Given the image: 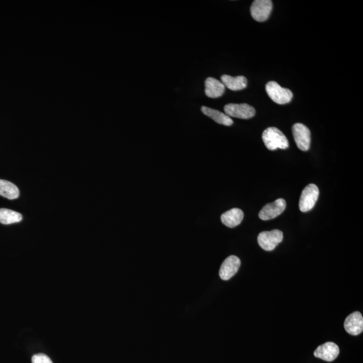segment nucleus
I'll return each mask as SVG.
<instances>
[{"instance_id":"nucleus-1","label":"nucleus","mask_w":363,"mask_h":363,"mask_svg":"<svg viewBox=\"0 0 363 363\" xmlns=\"http://www.w3.org/2000/svg\"><path fill=\"white\" fill-rule=\"evenodd\" d=\"M262 140L267 148L271 151L285 149L289 146V141L285 135L276 127L266 128L262 134Z\"/></svg>"},{"instance_id":"nucleus-2","label":"nucleus","mask_w":363,"mask_h":363,"mask_svg":"<svg viewBox=\"0 0 363 363\" xmlns=\"http://www.w3.org/2000/svg\"><path fill=\"white\" fill-rule=\"evenodd\" d=\"M266 91L272 101L278 105H283L289 103L293 96L289 89L282 88L277 82L274 81L267 83Z\"/></svg>"},{"instance_id":"nucleus-3","label":"nucleus","mask_w":363,"mask_h":363,"mask_svg":"<svg viewBox=\"0 0 363 363\" xmlns=\"http://www.w3.org/2000/svg\"><path fill=\"white\" fill-rule=\"evenodd\" d=\"M319 190L315 184H310L303 190L300 201V209L303 213L308 212L314 208L317 199Z\"/></svg>"},{"instance_id":"nucleus-4","label":"nucleus","mask_w":363,"mask_h":363,"mask_svg":"<svg viewBox=\"0 0 363 363\" xmlns=\"http://www.w3.org/2000/svg\"><path fill=\"white\" fill-rule=\"evenodd\" d=\"M225 114L228 117L249 119L254 117L256 111L252 106L248 104H227L224 107Z\"/></svg>"},{"instance_id":"nucleus-5","label":"nucleus","mask_w":363,"mask_h":363,"mask_svg":"<svg viewBox=\"0 0 363 363\" xmlns=\"http://www.w3.org/2000/svg\"><path fill=\"white\" fill-rule=\"evenodd\" d=\"M283 232L279 229L261 232L258 236L259 246L265 251H273L283 241Z\"/></svg>"},{"instance_id":"nucleus-6","label":"nucleus","mask_w":363,"mask_h":363,"mask_svg":"<svg viewBox=\"0 0 363 363\" xmlns=\"http://www.w3.org/2000/svg\"><path fill=\"white\" fill-rule=\"evenodd\" d=\"M294 142L302 151H308L311 145V132L308 127L302 123L293 124L292 127Z\"/></svg>"},{"instance_id":"nucleus-7","label":"nucleus","mask_w":363,"mask_h":363,"mask_svg":"<svg viewBox=\"0 0 363 363\" xmlns=\"http://www.w3.org/2000/svg\"><path fill=\"white\" fill-rule=\"evenodd\" d=\"M273 10L271 0H255L250 8L251 15L258 22H265L269 18Z\"/></svg>"},{"instance_id":"nucleus-8","label":"nucleus","mask_w":363,"mask_h":363,"mask_svg":"<svg viewBox=\"0 0 363 363\" xmlns=\"http://www.w3.org/2000/svg\"><path fill=\"white\" fill-rule=\"evenodd\" d=\"M286 205L285 199H277L273 203L265 205L259 213V217L264 221L275 219L284 212Z\"/></svg>"},{"instance_id":"nucleus-9","label":"nucleus","mask_w":363,"mask_h":363,"mask_svg":"<svg viewBox=\"0 0 363 363\" xmlns=\"http://www.w3.org/2000/svg\"><path fill=\"white\" fill-rule=\"evenodd\" d=\"M241 261L236 256H230L223 261L219 270V277L224 281H227L238 273Z\"/></svg>"},{"instance_id":"nucleus-10","label":"nucleus","mask_w":363,"mask_h":363,"mask_svg":"<svg viewBox=\"0 0 363 363\" xmlns=\"http://www.w3.org/2000/svg\"><path fill=\"white\" fill-rule=\"evenodd\" d=\"M340 350L337 344L334 342H328L318 346L315 350V357L320 358L325 361H334L339 355Z\"/></svg>"},{"instance_id":"nucleus-11","label":"nucleus","mask_w":363,"mask_h":363,"mask_svg":"<svg viewBox=\"0 0 363 363\" xmlns=\"http://www.w3.org/2000/svg\"><path fill=\"white\" fill-rule=\"evenodd\" d=\"M344 328L352 336L359 335L363 331V317L358 312H354L348 315L344 323Z\"/></svg>"},{"instance_id":"nucleus-12","label":"nucleus","mask_w":363,"mask_h":363,"mask_svg":"<svg viewBox=\"0 0 363 363\" xmlns=\"http://www.w3.org/2000/svg\"><path fill=\"white\" fill-rule=\"evenodd\" d=\"M205 92L211 98H217L224 94L225 87L223 83L213 78H207L205 82Z\"/></svg>"},{"instance_id":"nucleus-13","label":"nucleus","mask_w":363,"mask_h":363,"mask_svg":"<svg viewBox=\"0 0 363 363\" xmlns=\"http://www.w3.org/2000/svg\"><path fill=\"white\" fill-rule=\"evenodd\" d=\"M244 219V212L241 209L234 208L223 213L221 217L222 223L228 227L234 228L239 225Z\"/></svg>"},{"instance_id":"nucleus-14","label":"nucleus","mask_w":363,"mask_h":363,"mask_svg":"<svg viewBox=\"0 0 363 363\" xmlns=\"http://www.w3.org/2000/svg\"><path fill=\"white\" fill-rule=\"evenodd\" d=\"M221 80L225 87L233 91L244 90L248 84L246 77L242 76L232 77L229 75H223Z\"/></svg>"},{"instance_id":"nucleus-15","label":"nucleus","mask_w":363,"mask_h":363,"mask_svg":"<svg viewBox=\"0 0 363 363\" xmlns=\"http://www.w3.org/2000/svg\"><path fill=\"white\" fill-rule=\"evenodd\" d=\"M201 111L207 117H210L213 121L220 124L225 126H231L234 123L232 118L228 117L225 113H221L217 110L211 109V108L205 107H201Z\"/></svg>"},{"instance_id":"nucleus-16","label":"nucleus","mask_w":363,"mask_h":363,"mask_svg":"<svg viewBox=\"0 0 363 363\" xmlns=\"http://www.w3.org/2000/svg\"><path fill=\"white\" fill-rule=\"evenodd\" d=\"M0 195L10 200H13L19 196V189L12 182L7 180H0Z\"/></svg>"},{"instance_id":"nucleus-17","label":"nucleus","mask_w":363,"mask_h":363,"mask_svg":"<svg viewBox=\"0 0 363 363\" xmlns=\"http://www.w3.org/2000/svg\"><path fill=\"white\" fill-rule=\"evenodd\" d=\"M22 219V215L8 209H0V223L4 225L18 223Z\"/></svg>"},{"instance_id":"nucleus-18","label":"nucleus","mask_w":363,"mask_h":363,"mask_svg":"<svg viewBox=\"0 0 363 363\" xmlns=\"http://www.w3.org/2000/svg\"><path fill=\"white\" fill-rule=\"evenodd\" d=\"M32 363H53L51 358L44 354H37L32 356Z\"/></svg>"}]
</instances>
